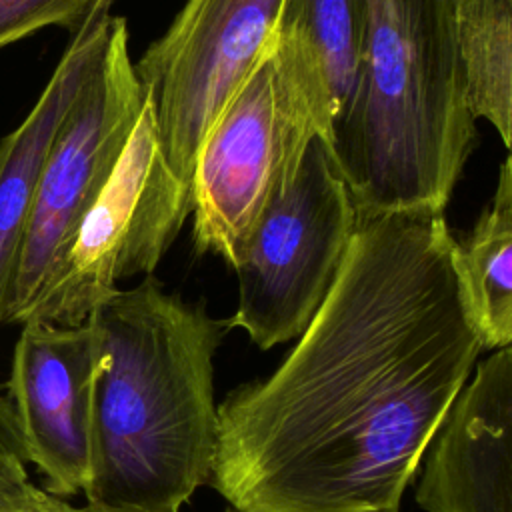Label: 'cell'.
I'll list each match as a JSON object with an SVG mask.
<instances>
[{"mask_svg": "<svg viewBox=\"0 0 512 512\" xmlns=\"http://www.w3.org/2000/svg\"><path fill=\"white\" fill-rule=\"evenodd\" d=\"M144 104L128 24L110 16L102 50L44 156L6 322L20 324L58 250L112 176Z\"/></svg>", "mask_w": 512, "mask_h": 512, "instance_id": "obj_7", "label": "cell"}, {"mask_svg": "<svg viewBox=\"0 0 512 512\" xmlns=\"http://www.w3.org/2000/svg\"><path fill=\"white\" fill-rule=\"evenodd\" d=\"M190 212V188L164 158L146 96L122 158L58 250L20 324H86L118 280L154 272Z\"/></svg>", "mask_w": 512, "mask_h": 512, "instance_id": "obj_5", "label": "cell"}, {"mask_svg": "<svg viewBox=\"0 0 512 512\" xmlns=\"http://www.w3.org/2000/svg\"><path fill=\"white\" fill-rule=\"evenodd\" d=\"M72 512H154V510H142V508H126V506H106V504H96V502H86L80 508H72ZM226 512H234L228 508Z\"/></svg>", "mask_w": 512, "mask_h": 512, "instance_id": "obj_18", "label": "cell"}, {"mask_svg": "<svg viewBox=\"0 0 512 512\" xmlns=\"http://www.w3.org/2000/svg\"><path fill=\"white\" fill-rule=\"evenodd\" d=\"M64 498L34 486L28 474L0 482V512H72Z\"/></svg>", "mask_w": 512, "mask_h": 512, "instance_id": "obj_16", "label": "cell"}, {"mask_svg": "<svg viewBox=\"0 0 512 512\" xmlns=\"http://www.w3.org/2000/svg\"><path fill=\"white\" fill-rule=\"evenodd\" d=\"M282 6L284 0H186L134 62L164 158L186 188L210 126L270 48Z\"/></svg>", "mask_w": 512, "mask_h": 512, "instance_id": "obj_8", "label": "cell"}, {"mask_svg": "<svg viewBox=\"0 0 512 512\" xmlns=\"http://www.w3.org/2000/svg\"><path fill=\"white\" fill-rule=\"evenodd\" d=\"M26 454L18 432L14 408L0 392V482L26 474Z\"/></svg>", "mask_w": 512, "mask_h": 512, "instance_id": "obj_17", "label": "cell"}, {"mask_svg": "<svg viewBox=\"0 0 512 512\" xmlns=\"http://www.w3.org/2000/svg\"><path fill=\"white\" fill-rule=\"evenodd\" d=\"M458 276L484 350L512 346V188L502 178L492 206L458 242Z\"/></svg>", "mask_w": 512, "mask_h": 512, "instance_id": "obj_13", "label": "cell"}, {"mask_svg": "<svg viewBox=\"0 0 512 512\" xmlns=\"http://www.w3.org/2000/svg\"><path fill=\"white\" fill-rule=\"evenodd\" d=\"M98 370L100 346L88 322L22 324L6 384L8 400L26 462L42 474L44 490L60 498L84 492L90 482Z\"/></svg>", "mask_w": 512, "mask_h": 512, "instance_id": "obj_9", "label": "cell"}, {"mask_svg": "<svg viewBox=\"0 0 512 512\" xmlns=\"http://www.w3.org/2000/svg\"><path fill=\"white\" fill-rule=\"evenodd\" d=\"M500 178L512 188V154L506 156V160H504V164L500 168Z\"/></svg>", "mask_w": 512, "mask_h": 512, "instance_id": "obj_19", "label": "cell"}, {"mask_svg": "<svg viewBox=\"0 0 512 512\" xmlns=\"http://www.w3.org/2000/svg\"><path fill=\"white\" fill-rule=\"evenodd\" d=\"M100 346L86 502L180 512L210 482L218 404L214 354L226 320L150 274L88 318Z\"/></svg>", "mask_w": 512, "mask_h": 512, "instance_id": "obj_2", "label": "cell"}, {"mask_svg": "<svg viewBox=\"0 0 512 512\" xmlns=\"http://www.w3.org/2000/svg\"><path fill=\"white\" fill-rule=\"evenodd\" d=\"M420 468L424 512H512V346L474 366Z\"/></svg>", "mask_w": 512, "mask_h": 512, "instance_id": "obj_10", "label": "cell"}, {"mask_svg": "<svg viewBox=\"0 0 512 512\" xmlns=\"http://www.w3.org/2000/svg\"><path fill=\"white\" fill-rule=\"evenodd\" d=\"M482 350L444 210L360 218L296 346L218 404L208 484L234 512H398Z\"/></svg>", "mask_w": 512, "mask_h": 512, "instance_id": "obj_1", "label": "cell"}, {"mask_svg": "<svg viewBox=\"0 0 512 512\" xmlns=\"http://www.w3.org/2000/svg\"><path fill=\"white\" fill-rule=\"evenodd\" d=\"M366 0H284L274 46L302 84L328 148L354 92Z\"/></svg>", "mask_w": 512, "mask_h": 512, "instance_id": "obj_12", "label": "cell"}, {"mask_svg": "<svg viewBox=\"0 0 512 512\" xmlns=\"http://www.w3.org/2000/svg\"><path fill=\"white\" fill-rule=\"evenodd\" d=\"M116 0H0V48L46 26H60L74 38L104 22Z\"/></svg>", "mask_w": 512, "mask_h": 512, "instance_id": "obj_15", "label": "cell"}, {"mask_svg": "<svg viewBox=\"0 0 512 512\" xmlns=\"http://www.w3.org/2000/svg\"><path fill=\"white\" fill-rule=\"evenodd\" d=\"M360 216L330 148L316 136L290 188L262 214L234 262L242 328L268 350L298 338L328 296Z\"/></svg>", "mask_w": 512, "mask_h": 512, "instance_id": "obj_6", "label": "cell"}, {"mask_svg": "<svg viewBox=\"0 0 512 512\" xmlns=\"http://www.w3.org/2000/svg\"><path fill=\"white\" fill-rule=\"evenodd\" d=\"M320 136L308 96L274 40L210 126L194 164V244L230 266L262 214L290 188Z\"/></svg>", "mask_w": 512, "mask_h": 512, "instance_id": "obj_4", "label": "cell"}, {"mask_svg": "<svg viewBox=\"0 0 512 512\" xmlns=\"http://www.w3.org/2000/svg\"><path fill=\"white\" fill-rule=\"evenodd\" d=\"M108 22L110 16L70 40L32 110L0 140V324L6 322L44 156L102 50Z\"/></svg>", "mask_w": 512, "mask_h": 512, "instance_id": "obj_11", "label": "cell"}, {"mask_svg": "<svg viewBox=\"0 0 512 512\" xmlns=\"http://www.w3.org/2000/svg\"><path fill=\"white\" fill-rule=\"evenodd\" d=\"M464 98L512 154V0H456Z\"/></svg>", "mask_w": 512, "mask_h": 512, "instance_id": "obj_14", "label": "cell"}, {"mask_svg": "<svg viewBox=\"0 0 512 512\" xmlns=\"http://www.w3.org/2000/svg\"><path fill=\"white\" fill-rule=\"evenodd\" d=\"M474 122L456 0H366L358 76L330 146L358 216L444 210Z\"/></svg>", "mask_w": 512, "mask_h": 512, "instance_id": "obj_3", "label": "cell"}]
</instances>
